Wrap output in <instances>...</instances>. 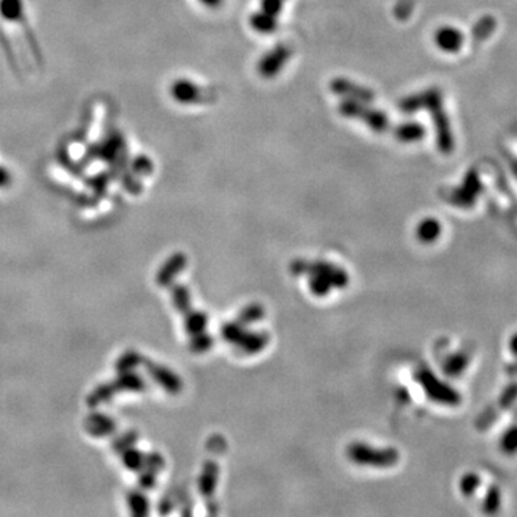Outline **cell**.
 <instances>
[{
    "label": "cell",
    "instance_id": "1",
    "mask_svg": "<svg viewBox=\"0 0 517 517\" xmlns=\"http://www.w3.org/2000/svg\"><path fill=\"white\" fill-rule=\"evenodd\" d=\"M422 109H427L431 114V119L435 130V141L438 150L443 154H450L454 148V137L451 124L443 108V93L440 89L431 88L421 92Z\"/></svg>",
    "mask_w": 517,
    "mask_h": 517
},
{
    "label": "cell",
    "instance_id": "2",
    "mask_svg": "<svg viewBox=\"0 0 517 517\" xmlns=\"http://www.w3.org/2000/svg\"><path fill=\"white\" fill-rule=\"evenodd\" d=\"M146 389V381L141 375L135 372H122L118 374V377L108 382L98 385L92 393L87 397V404L89 409H95V406L109 401L118 395L119 393H143Z\"/></svg>",
    "mask_w": 517,
    "mask_h": 517
},
{
    "label": "cell",
    "instance_id": "3",
    "mask_svg": "<svg viewBox=\"0 0 517 517\" xmlns=\"http://www.w3.org/2000/svg\"><path fill=\"white\" fill-rule=\"evenodd\" d=\"M348 456L358 464L374 467H389L398 461V452L395 450H375L365 444H352L348 450Z\"/></svg>",
    "mask_w": 517,
    "mask_h": 517
},
{
    "label": "cell",
    "instance_id": "4",
    "mask_svg": "<svg viewBox=\"0 0 517 517\" xmlns=\"http://www.w3.org/2000/svg\"><path fill=\"white\" fill-rule=\"evenodd\" d=\"M292 56V48L285 43H279L269 52H266L257 62V72L262 78L271 80L282 72Z\"/></svg>",
    "mask_w": 517,
    "mask_h": 517
},
{
    "label": "cell",
    "instance_id": "5",
    "mask_svg": "<svg viewBox=\"0 0 517 517\" xmlns=\"http://www.w3.org/2000/svg\"><path fill=\"white\" fill-rule=\"evenodd\" d=\"M292 271L295 273H309V275H317V276L325 277L329 284L336 288H342L348 284V275L343 271L335 268V266H331L329 263H321V262L308 263V262L299 260L292 264Z\"/></svg>",
    "mask_w": 517,
    "mask_h": 517
},
{
    "label": "cell",
    "instance_id": "6",
    "mask_svg": "<svg viewBox=\"0 0 517 517\" xmlns=\"http://www.w3.org/2000/svg\"><path fill=\"white\" fill-rule=\"evenodd\" d=\"M331 91L342 100H354L364 104H372L375 101V92L361 84H356L348 78H335L329 85Z\"/></svg>",
    "mask_w": 517,
    "mask_h": 517
},
{
    "label": "cell",
    "instance_id": "7",
    "mask_svg": "<svg viewBox=\"0 0 517 517\" xmlns=\"http://www.w3.org/2000/svg\"><path fill=\"white\" fill-rule=\"evenodd\" d=\"M433 41L435 48H438L441 52L456 55L461 52V49L464 48L466 35L457 26L444 25L435 30L433 35Z\"/></svg>",
    "mask_w": 517,
    "mask_h": 517
},
{
    "label": "cell",
    "instance_id": "8",
    "mask_svg": "<svg viewBox=\"0 0 517 517\" xmlns=\"http://www.w3.org/2000/svg\"><path fill=\"white\" fill-rule=\"evenodd\" d=\"M143 364H144L148 375L152 378V381L155 384H159L160 387H163L168 394L177 395V394L181 393L183 382H181V380H180L177 374H174V372L170 371L168 368H165L160 364L150 361V359H147V358H144Z\"/></svg>",
    "mask_w": 517,
    "mask_h": 517
},
{
    "label": "cell",
    "instance_id": "9",
    "mask_svg": "<svg viewBox=\"0 0 517 517\" xmlns=\"http://www.w3.org/2000/svg\"><path fill=\"white\" fill-rule=\"evenodd\" d=\"M171 97L183 105H194L206 100V92L189 80H177L170 87Z\"/></svg>",
    "mask_w": 517,
    "mask_h": 517
},
{
    "label": "cell",
    "instance_id": "10",
    "mask_svg": "<svg viewBox=\"0 0 517 517\" xmlns=\"http://www.w3.org/2000/svg\"><path fill=\"white\" fill-rule=\"evenodd\" d=\"M187 266V257L183 253H176L165 260V263L161 266L157 272L155 282L157 285L161 288L171 286L172 282L177 277L180 272H183Z\"/></svg>",
    "mask_w": 517,
    "mask_h": 517
},
{
    "label": "cell",
    "instance_id": "11",
    "mask_svg": "<svg viewBox=\"0 0 517 517\" xmlns=\"http://www.w3.org/2000/svg\"><path fill=\"white\" fill-rule=\"evenodd\" d=\"M84 428L89 435L95 438H102L113 435L117 431V422L111 417L95 413L89 414L84 420Z\"/></svg>",
    "mask_w": 517,
    "mask_h": 517
},
{
    "label": "cell",
    "instance_id": "12",
    "mask_svg": "<svg viewBox=\"0 0 517 517\" xmlns=\"http://www.w3.org/2000/svg\"><path fill=\"white\" fill-rule=\"evenodd\" d=\"M427 134L424 125L418 121H406L400 124L394 130L395 138L402 144H414L421 143Z\"/></svg>",
    "mask_w": 517,
    "mask_h": 517
},
{
    "label": "cell",
    "instance_id": "13",
    "mask_svg": "<svg viewBox=\"0 0 517 517\" xmlns=\"http://www.w3.org/2000/svg\"><path fill=\"white\" fill-rule=\"evenodd\" d=\"M359 121H363L371 131L377 134H382L389 128V118L387 114L381 109L369 106V104L364 106L361 115H359Z\"/></svg>",
    "mask_w": 517,
    "mask_h": 517
},
{
    "label": "cell",
    "instance_id": "14",
    "mask_svg": "<svg viewBox=\"0 0 517 517\" xmlns=\"http://www.w3.org/2000/svg\"><path fill=\"white\" fill-rule=\"evenodd\" d=\"M249 23L253 30H256L257 34H262V35H271L277 29V18L272 16V14H268L260 9L250 14Z\"/></svg>",
    "mask_w": 517,
    "mask_h": 517
},
{
    "label": "cell",
    "instance_id": "15",
    "mask_svg": "<svg viewBox=\"0 0 517 517\" xmlns=\"http://www.w3.org/2000/svg\"><path fill=\"white\" fill-rule=\"evenodd\" d=\"M268 341H269V336L266 334H262V332L250 334V332L243 331L239 339L234 343H236V347H239L243 352L255 354L263 349L266 347V343H268Z\"/></svg>",
    "mask_w": 517,
    "mask_h": 517
},
{
    "label": "cell",
    "instance_id": "16",
    "mask_svg": "<svg viewBox=\"0 0 517 517\" xmlns=\"http://www.w3.org/2000/svg\"><path fill=\"white\" fill-rule=\"evenodd\" d=\"M218 477V467L216 463L209 461L206 463L205 468H203V473L198 480V487L203 496H210L214 489H216V481Z\"/></svg>",
    "mask_w": 517,
    "mask_h": 517
},
{
    "label": "cell",
    "instance_id": "17",
    "mask_svg": "<svg viewBox=\"0 0 517 517\" xmlns=\"http://www.w3.org/2000/svg\"><path fill=\"white\" fill-rule=\"evenodd\" d=\"M171 299L172 305L180 312L187 313L192 310V295L187 286L183 285H172L171 286Z\"/></svg>",
    "mask_w": 517,
    "mask_h": 517
},
{
    "label": "cell",
    "instance_id": "18",
    "mask_svg": "<svg viewBox=\"0 0 517 517\" xmlns=\"http://www.w3.org/2000/svg\"><path fill=\"white\" fill-rule=\"evenodd\" d=\"M144 361V356L141 355L139 352L134 351V349H130V351H125L118 359L117 363L114 365V369L118 372V374H122V372H131L134 371L135 368H138V365L143 364Z\"/></svg>",
    "mask_w": 517,
    "mask_h": 517
},
{
    "label": "cell",
    "instance_id": "19",
    "mask_svg": "<svg viewBox=\"0 0 517 517\" xmlns=\"http://www.w3.org/2000/svg\"><path fill=\"white\" fill-rule=\"evenodd\" d=\"M128 507L133 516L135 517H144L150 512V501L148 498L138 490H131L127 494Z\"/></svg>",
    "mask_w": 517,
    "mask_h": 517
},
{
    "label": "cell",
    "instance_id": "20",
    "mask_svg": "<svg viewBox=\"0 0 517 517\" xmlns=\"http://www.w3.org/2000/svg\"><path fill=\"white\" fill-rule=\"evenodd\" d=\"M187 319H185V331L189 332L192 336L205 332V329L207 326L209 318L206 313L198 312V310H189L185 313Z\"/></svg>",
    "mask_w": 517,
    "mask_h": 517
},
{
    "label": "cell",
    "instance_id": "21",
    "mask_svg": "<svg viewBox=\"0 0 517 517\" xmlns=\"http://www.w3.org/2000/svg\"><path fill=\"white\" fill-rule=\"evenodd\" d=\"M121 460L125 468H128L130 472L138 473L141 468L144 467V460H146V454L141 452L139 450L130 447L121 452Z\"/></svg>",
    "mask_w": 517,
    "mask_h": 517
},
{
    "label": "cell",
    "instance_id": "22",
    "mask_svg": "<svg viewBox=\"0 0 517 517\" xmlns=\"http://www.w3.org/2000/svg\"><path fill=\"white\" fill-rule=\"evenodd\" d=\"M440 233H441V226L437 220H434V218H426V220H422L418 225V229H417L418 239L424 243H430L435 240L438 236H440Z\"/></svg>",
    "mask_w": 517,
    "mask_h": 517
},
{
    "label": "cell",
    "instance_id": "23",
    "mask_svg": "<svg viewBox=\"0 0 517 517\" xmlns=\"http://www.w3.org/2000/svg\"><path fill=\"white\" fill-rule=\"evenodd\" d=\"M138 438H139L138 433L134 431V430H130L127 433H124V434L115 437L114 440H113V443H111V448H113L114 452L121 454V452H124L127 448L134 447L135 443L138 441Z\"/></svg>",
    "mask_w": 517,
    "mask_h": 517
},
{
    "label": "cell",
    "instance_id": "24",
    "mask_svg": "<svg viewBox=\"0 0 517 517\" xmlns=\"http://www.w3.org/2000/svg\"><path fill=\"white\" fill-rule=\"evenodd\" d=\"M22 0H0V13H2L3 18L6 19H18V14L22 13Z\"/></svg>",
    "mask_w": 517,
    "mask_h": 517
},
{
    "label": "cell",
    "instance_id": "25",
    "mask_svg": "<svg viewBox=\"0 0 517 517\" xmlns=\"http://www.w3.org/2000/svg\"><path fill=\"white\" fill-rule=\"evenodd\" d=\"M264 317V310L259 305H250L249 308L243 309L240 317H239V323H252Z\"/></svg>",
    "mask_w": 517,
    "mask_h": 517
},
{
    "label": "cell",
    "instance_id": "26",
    "mask_svg": "<svg viewBox=\"0 0 517 517\" xmlns=\"http://www.w3.org/2000/svg\"><path fill=\"white\" fill-rule=\"evenodd\" d=\"M211 343H213L211 336H209L205 332H201V334L193 335V339L190 342V349L193 352H205L211 348Z\"/></svg>",
    "mask_w": 517,
    "mask_h": 517
},
{
    "label": "cell",
    "instance_id": "27",
    "mask_svg": "<svg viewBox=\"0 0 517 517\" xmlns=\"http://www.w3.org/2000/svg\"><path fill=\"white\" fill-rule=\"evenodd\" d=\"M138 473H139L138 484H139L141 489L151 490V489L155 487V483H157V473L155 472H152V470H150V468L143 467Z\"/></svg>",
    "mask_w": 517,
    "mask_h": 517
},
{
    "label": "cell",
    "instance_id": "28",
    "mask_svg": "<svg viewBox=\"0 0 517 517\" xmlns=\"http://www.w3.org/2000/svg\"><path fill=\"white\" fill-rule=\"evenodd\" d=\"M144 467L152 470V472H155L157 474H159V472H161V470L164 468V459H163L161 454H159V452L146 454Z\"/></svg>",
    "mask_w": 517,
    "mask_h": 517
},
{
    "label": "cell",
    "instance_id": "29",
    "mask_svg": "<svg viewBox=\"0 0 517 517\" xmlns=\"http://www.w3.org/2000/svg\"><path fill=\"white\" fill-rule=\"evenodd\" d=\"M285 0H260V10L277 18L284 9Z\"/></svg>",
    "mask_w": 517,
    "mask_h": 517
},
{
    "label": "cell",
    "instance_id": "30",
    "mask_svg": "<svg viewBox=\"0 0 517 517\" xmlns=\"http://www.w3.org/2000/svg\"><path fill=\"white\" fill-rule=\"evenodd\" d=\"M331 284L325 279V277H321V276H317V275H312V280H310V289L312 292L315 295H326L329 292V289H331Z\"/></svg>",
    "mask_w": 517,
    "mask_h": 517
},
{
    "label": "cell",
    "instance_id": "31",
    "mask_svg": "<svg viewBox=\"0 0 517 517\" xmlns=\"http://www.w3.org/2000/svg\"><path fill=\"white\" fill-rule=\"evenodd\" d=\"M12 177L9 174V171L3 167H0V187H6L10 183Z\"/></svg>",
    "mask_w": 517,
    "mask_h": 517
},
{
    "label": "cell",
    "instance_id": "32",
    "mask_svg": "<svg viewBox=\"0 0 517 517\" xmlns=\"http://www.w3.org/2000/svg\"><path fill=\"white\" fill-rule=\"evenodd\" d=\"M198 2H200L203 6H206V8L217 9V8H220V6L223 5L225 0H198Z\"/></svg>",
    "mask_w": 517,
    "mask_h": 517
}]
</instances>
